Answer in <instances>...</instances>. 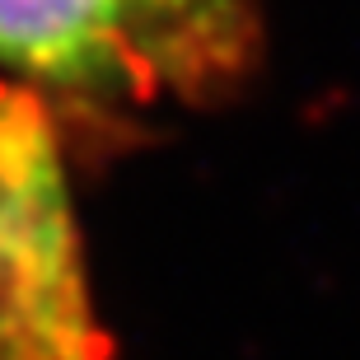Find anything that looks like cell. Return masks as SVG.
I'll list each match as a JSON object with an SVG mask.
<instances>
[{
	"mask_svg": "<svg viewBox=\"0 0 360 360\" xmlns=\"http://www.w3.org/2000/svg\"><path fill=\"white\" fill-rule=\"evenodd\" d=\"M0 360H112L56 131L38 98L10 84H0Z\"/></svg>",
	"mask_w": 360,
	"mask_h": 360,
	"instance_id": "cell-1",
	"label": "cell"
},
{
	"mask_svg": "<svg viewBox=\"0 0 360 360\" xmlns=\"http://www.w3.org/2000/svg\"><path fill=\"white\" fill-rule=\"evenodd\" d=\"M0 66L66 94L155 89L131 0H0Z\"/></svg>",
	"mask_w": 360,
	"mask_h": 360,
	"instance_id": "cell-2",
	"label": "cell"
},
{
	"mask_svg": "<svg viewBox=\"0 0 360 360\" xmlns=\"http://www.w3.org/2000/svg\"><path fill=\"white\" fill-rule=\"evenodd\" d=\"M131 24L155 84L174 80L178 89L225 80L253 42L234 0H131Z\"/></svg>",
	"mask_w": 360,
	"mask_h": 360,
	"instance_id": "cell-3",
	"label": "cell"
}]
</instances>
